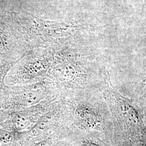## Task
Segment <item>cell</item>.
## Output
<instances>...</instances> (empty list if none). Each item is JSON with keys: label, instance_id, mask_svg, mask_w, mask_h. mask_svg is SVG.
Listing matches in <instances>:
<instances>
[{"label": "cell", "instance_id": "6da1fadb", "mask_svg": "<svg viewBox=\"0 0 146 146\" xmlns=\"http://www.w3.org/2000/svg\"><path fill=\"white\" fill-rule=\"evenodd\" d=\"M20 34L13 12L0 11V58L6 63L9 60L15 46V38Z\"/></svg>", "mask_w": 146, "mask_h": 146}, {"label": "cell", "instance_id": "7a4b0ae2", "mask_svg": "<svg viewBox=\"0 0 146 146\" xmlns=\"http://www.w3.org/2000/svg\"><path fill=\"white\" fill-rule=\"evenodd\" d=\"M110 100L115 116L123 125L135 128L142 122L137 110L131 103L114 89L110 92Z\"/></svg>", "mask_w": 146, "mask_h": 146}, {"label": "cell", "instance_id": "3957f363", "mask_svg": "<svg viewBox=\"0 0 146 146\" xmlns=\"http://www.w3.org/2000/svg\"><path fill=\"white\" fill-rule=\"evenodd\" d=\"M50 67V62L48 58L46 57L37 58L26 62L18 70L10 73L5 78H7L8 81L11 83L23 76L28 78H35L45 74Z\"/></svg>", "mask_w": 146, "mask_h": 146}, {"label": "cell", "instance_id": "277c9868", "mask_svg": "<svg viewBox=\"0 0 146 146\" xmlns=\"http://www.w3.org/2000/svg\"><path fill=\"white\" fill-rule=\"evenodd\" d=\"M74 114L76 121L84 127L95 128L101 122L97 110L87 104H79L75 110Z\"/></svg>", "mask_w": 146, "mask_h": 146}, {"label": "cell", "instance_id": "5b68a950", "mask_svg": "<svg viewBox=\"0 0 146 146\" xmlns=\"http://www.w3.org/2000/svg\"><path fill=\"white\" fill-rule=\"evenodd\" d=\"M15 63V61H13L5 63L0 66V107L5 93L4 81L7 74Z\"/></svg>", "mask_w": 146, "mask_h": 146}, {"label": "cell", "instance_id": "8992f818", "mask_svg": "<svg viewBox=\"0 0 146 146\" xmlns=\"http://www.w3.org/2000/svg\"><path fill=\"white\" fill-rule=\"evenodd\" d=\"M82 146H100L99 145H97L96 143H94V142H86L85 143H84Z\"/></svg>", "mask_w": 146, "mask_h": 146}, {"label": "cell", "instance_id": "52a82bcc", "mask_svg": "<svg viewBox=\"0 0 146 146\" xmlns=\"http://www.w3.org/2000/svg\"><path fill=\"white\" fill-rule=\"evenodd\" d=\"M36 146H50L49 143H47L46 142H43L39 144H38Z\"/></svg>", "mask_w": 146, "mask_h": 146}, {"label": "cell", "instance_id": "ba28073f", "mask_svg": "<svg viewBox=\"0 0 146 146\" xmlns=\"http://www.w3.org/2000/svg\"><path fill=\"white\" fill-rule=\"evenodd\" d=\"M3 120V113L2 111H0V122L1 123Z\"/></svg>", "mask_w": 146, "mask_h": 146}, {"label": "cell", "instance_id": "9c48e42d", "mask_svg": "<svg viewBox=\"0 0 146 146\" xmlns=\"http://www.w3.org/2000/svg\"><path fill=\"white\" fill-rule=\"evenodd\" d=\"M4 63H5L3 62V61L0 58V66H2V64H3Z\"/></svg>", "mask_w": 146, "mask_h": 146}]
</instances>
